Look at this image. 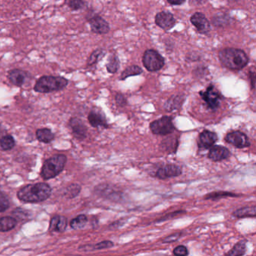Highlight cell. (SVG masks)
<instances>
[{"label":"cell","instance_id":"cell-1","mask_svg":"<svg viewBox=\"0 0 256 256\" xmlns=\"http://www.w3.org/2000/svg\"><path fill=\"white\" fill-rule=\"evenodd\" d=\"M52 189L46 183L28 184L18 192V198L27 203H38L45 201L51 196Z\"/></svg>","mask_w":256,"mask_h":256},{"label":"cell","instance_id":"cell-2","mask_svg":"<svg viewBox=\"0 0 256 256\" xmlns=\"http://www.w3.org/2000/svg\"><path fill=\"white\" fill-rule=\"evenodd\" d=\"M219 60L222 66L230 70L244 68L249 63V57L243 50L226 48L219 52Z\"/></svg>","mask_w":256,"mask_h":256},{"label":"cell","instance_id":"cell-3","mask_svg":"<svg viewBox=\"0 0 256 256\" xmlns=\"http://www.w3.org/2000/svg\"><path fill=\"white\" fill-rule=\"evenodd\" d=\"M69 80L63 76H43L38 80L34 90L39 93H51L66 88Z\"/></svg>","mask_w":256,"mask_h":256},{"label":"cell","instance_id":"cell-4","mask_svg":"<svg viewBox=\"0 0 256 256\" xmlns=\"http://www.w3.org/2000/svg\"><path fill=\"white\" fill-rule=\"evenodd\" d=\"M67 162V158L64 154H57L51 156L44 162L41 171V176L45 180L54 178L63 172Z\"/></svg>","mask_w":256,"mask_h":256},{"label":"cell","instance_id":"cell-5","mask_svg":"<svg viewBox=\"0 0 256 256\" xmlns=\"http://www.w3.org/2000/svg\"><path fill=\"white\" fill-rule=\"evenodd\" d=\"M143 64L150 72H158L165 66V58L158 51L147 50L142 58Z\"/></svg>","mask_w":256,"mask_h":256},{"label":"cell","instance_id":"cell-6","mask_svg":"<svg viewBox=\"0 0 256 256\" xmlns=\"http://www.w3.org/2000/svg\"><path fill=\"white\" fill-rule=\"evenodd\" d=\"M150 128L152 132L156 135H168L172 134L175 130L172 118L170 116H163L153 122L150 124Z\"/></svg>","mask_w":256,"mask_h":256},{"label":"cell","instance_id":"cell-7","mask_svg":"<svg viewBox=\"0 0 256 256\" xmlns=\"http://www.w3.org/2000/svg\"><path fill=\"white\" fill-rule=\"evenodd\" d=\"M92 32L96 34H108L111 30L109 22L97 14H93L87 16Z\"/></svg>","mask_w":256,"mask_h":256},{"label":"cell","instance_id":"cell-8","mask_svg":"<svg viewBox=\"0 0 256 256\" xmlns=\"http://www.w3.org/2000/svg\"><path fill=\"white\" fill-rule=\"evenodd\" d=\"M200 96L204 102L207 104V108L210 110H216L220 106L222 96L215 88L214 86L210 85L204 92H200Z\"/></svg>","mask_w":256,"mask_h":256},{"label":"cell","instance_id":"cell-9","mask_svg":"<svg viewBox=\"0 0 256 256\" xmlns=\"http://www.w3.org/2000/svg\"><path fill=\"white\" fill-rule=\"evenodd\" d=\"M190 22L195 26L197 32L208 34L211 30V24L205 15L201 12H195L191 16Z\"/></svg>","mask_w":256,"mask_h":256},{"label":"cell","instance_id":"cell-10","mask_svg":"<svg viewBox=\"0 0 256 256\" xmlns=\"http://www.w3.org/2000/svg\"><path fill=\"white\" fill-rule=\"evenodd\" d=\"M155 22L159 28H162L165 31H169L171 28H174L177 20L172 13L162 10L156 14L155 16Z\"/></svg>","mask_w":256,"mask_h":256},{"label":"cell","instance_id":"cell-11","mask_svg":"<svg viewBox=\"0 0 256 256\" xmlns=\"http://www.w3.org/2000/svg\"><path fill=\"white\" fill-rule=\"evenodd\" d=\"M225 142L238 148H243L250 146L251 143L246 134L240 131H232L225 137Z\"/></svg>","mask_w":256,"mask_h":256},{"label":"cell","instance_id":"cell-12","mask_svg":"<svg viewBox=\"0 0 256 256\" xmlns=\"http://www.w3.org/2000/svg\"><path fill=\"white\" fill-rule=\"evenodd\" d=\"M30 78H31V74L29 72L18 68L10 70L8 74L9 81L13 85L20 87L25 85L27 81L30 80Z\"/></svg>","mask_w":256,"mask_h":256},{"label":"cell","instance_id":"cell-13","mask_svg":"<svg viewBox=\"0 0 256 256\" xmlns=\"http://www.w3.org/2000/svg\"><path fill=\"white\" fill-rule=\"evenodd\" d=\"M95 192L100 196L108 198L112 201L118 202L123 198V194L121 192L115 190L112 186L105 184L96 186Z\"/></svg>","mask_w":256,"mask_h":256},{"label":"cell","instance_id":"cell-14","mask_svg":"<svg viewBox=\"0 0 256 256\" xmlns=\"http://www.w3.org/2000/svg\"><path fill=\"white\" fill-rule=\"evenodd\" d=\"M182 174V170L175 164H168L159 168L156 173V177L161 180L177 177Z\"/></svg>","mask_w":256,"mask_h":256},{"label":"cell","instance_id":"cell-15","mask_svg":"<svg viewBox=\"0 0 256 256\" xmlns=\"http://www.w3.org/2000/svg\"><path fill=\"white\" fill-rule=\"evenodd\" d=\"M69 127L71 128L74 136L79 140H83L87 137V128L82 120L77 117L72 118L69 121Z\"/></svg>","mask_w":256,"mask_h":256},{"label":"cell","instance_id":"cell-16","mask_svg":"<svg viewBox=\"0 0 256 256\" xmlns=\"http://www.w3.org/2000/svg\"><path fill=\"white\" fill-rule=\"evenodd\" d=\"M88 121L93 128H107L108 127V122L105 114L99 110L94 109L90 111L88 115Z\"/></svg>","mask_w":256,"mask_h":256},{"label":"cell","instance_id":"cell-17","mask_svg":"<svg viewBox=\"0 0 256 256\" xmlns=\"http://www.w3.org/2000/svg\"><path fill=\"white\" fill-rule=\"evenodd\" d=\"M230 155L231 154H230L229 150L226 148L223 147V146H215L210 148L207 156L211 160L217 162V161L227 159L229 158Z\"/></svg>","mask_w":256,"mask_h":256},{"label":"cell","instance_id":"cell-18","mask_svg":"<svg viewBox=\"0 0 256 256\" xmlns=\"http://www.w3.org/2000/svg\"><path fill=\"white\" fill-rule=\"evenodd\" d=\"M217 140L218 136L216 132L205 130L200 134L198 144H199L200 148H209L212 147Z\"/></svg>","mask_w":256,"mask_h":256},{"label":"cell","instance_id":"cell-19","mask_svg":"<svg viewBox=\"0 0 256 256\" xmlns=\"http://www.w3.org/2000/svg\"><path fill=\"white\" fill-rule=\"evenodd\" d=\"M67 219L65 216L57 215L51 219L49 231L51 232H64L67 227Z\"/></svg>","mask_w":256,"mask_h":256},{"label":"cell","instance_id":"cell-20","mask_svg":"<svg viewBox=\"0 0 256 256\" xmlns=\"http://www.w3.org/2000/svg\"><path fill=\"white\" fill-rule=\"evenodd\" d=\"M233 18L225 12L216 14L212 18L211 24L216 28H225L232 22Z\"/></svg>","mask_w":256,"mask_h":256},{"label":"cell","instance_id":"cell-21","mask_svg":"<svg viewBox=\"0 0 256 256\" xmlns=\"http://www.w3.org/2000/svg\"><path fill=\"white\" fill-rule=\"evenodd\" d=\"M184 96L181 94H177V96H173L168 99V102L165 103V109L168 112L175 110L180 109L184 102Z\"/></svg>","mask_w":256,"mask_h":256},{"label":"cell","instance_id":"cell-22","mask_svg":"<svg viewBox=\"0 0 256 256\" xmlns=\"http://www.w3.org/2000/svg\"><path fill=\"white\" fill-rule=\"evenodd\" d=\"M36 137L41 142L50 143L54 140L55 135L51 130L48 128H42L36 130Z\"/></svg>","mask_w":256,"mask_h":256},{"label":"cell","instance_id":"cell-23","mask_svg":"<svg viewBox=\"0 0 256 256\" xmlns=\"http://www.w3.org/2000/svg\"><path fill=\"white\" fill-rule=\"evenodd\" d=\"M18 224V221L12 216H4L0 218V232H5L13 230Z\"/></svg>","mask_w":256,"mask_h":256},{"label":"cell","instance_id":"cell-24","mask_svg":"<svg viewBox=\"0 0 256 256\" xmlns=\"http://www.w3.org/2000/svg\"><path fill=\"white\" fill-rule=\"evenodd\" d=\"M233 214L236 218H255L256 215L255 206L242 208L235 210Z\"/></svg>","mask_w":256,"mask_h":256},{"label":"cell","instance_id":"cell-25","mask_svg":"<svg viewBox=\"0 0 256 256\" xmlns=\"http://www.w3.org/2000/svg\"><path fill=\"white\" fill-rule=\"evenodd\" d=\"M142 73L143 70L139 66H129V67H128L127 68L125 69V70L122 72L120 80H124L129 78V76H138V75L141 74Z\"/></svg>","mask_w":256,"mask_h":256},{"label":"cell","instance_id":"cell-26","mask_svg":"<svg viewBox=\"0 0 256 256\" xmlns=\"http://www.w3.org/2000/svg\"><path fill=\"white\" fill-rule=\"evenodd\" d=\"M120 68V60L115 54H112L108 58V62L106 64V68L108 72L111 74L117 73Z\"/></svg>","mask_w":256,"mask_h":256},{"label":"cell","instance_id":"cell-27","mask_svg":"<svg viewBox=\"0 0 256 256\" xmlns=\"http://www.w3.org/2000/svg\"><path fill=\"white\" fill-rule=\"evenodd\" d=\"M66 4L72 12H78L86 8L88 3L86 0H66Z\"/></svg>","mask_w":256,"mask_h":256},{"label":"cell","instance_id":"cell-28","mask_svg":"<svg viewBox=\"0 0 256 256\" xmlns=\"http://www.w3.org/2000/svg\"><path fill=\"white\" fill-rule=\"evenodd\" d=\"M246 242L241 240L238 242L225 256H243L246 252Z\"/></svg>","mask_w":256,"mask_h":256},{"label":"cell","instance_id":"cell-29","mask_svg":"<svg viewBox=\"0 0 256 256\" xmlns=\"http://www.w3.org/2000/svg\"><path fill=\"white\" fill-rule=\"evenodd\" d=\"M15 146V140L11 135H6L0 138V147L3 150H9Z\"/></svg>","mask_w":256,"mask_h":256},{"label":"cell","instance_id":"cell-30","mask_svg":"<svg viewBox=\"0 0 256 256\" xmlns=\"http://www.w3.org/2000/svg\"><path fill=\"white\" fill-rule=\"evenodd\" d=\"M105 56V50L102 48H98L95 50L87 60V66H92L96 64L102 57Z\"/></svg>","mask_w":256,"mask_h":256},{"label":"cell","instance_id":"cell-31","mask_svg":"<svg viewBox=\"0 0 256 256\" xmlns=\"http://www.w3.org/2000/svg\"><path fill=\"white\" fill-rule=\"evenodd\" d=\"M87 222V218L85 215L81 214L72 220L70 222L71 227L74 230H79L85 226Z\"/></svg>","mask_w":256,"mask_h":256},{"label":"cell","instance_id":"cell-32","mask_svg":"<svg viewBox=\"0 0 256 256\" xmlns=\"http://www.w3.org/2000/svg\"><path fill=\"white\" fill-rule=\"evenodd\" d=\"M238 195L233 192H225V191H219V192H211L207 194L205 196V200H219L223 197H237Z\"/></svg>","mask_w":256,"mask_h":256},{"label":"cell","instance_id":"cell-33","mask_svg":"<svg viewBox=\"0 0 256 256\" xmlns=\"http://www.w3.org/2000/svg\"><path fill=\"white\" fill-rule=\"evenodd\" d=\"M81 190V188L80 185L77 184H71L70 186H68L66 192H65V195H66L67 198H75L80 194Z\"/></svg>","mask_w":256,"mask_h":256},{"label":"cell","instance_id":"cell-34","mask_svg":"<svg viewBox=\"0 0 256 256\" xmlns=\"http://www.w3.org/2000/svg\"><path fill=\"white\" fill-rule=\"evenodd\" d=\"M162 148H165V150H169V152H175L177 148V140L169 137V138L164 140L162 144Z\"/></svg>","mask_w":256,"mask_h":256},{"label":"cell","instance_id":"cell-35","mask_svg":"<svg viewBox=\"0 0 256 256\" xmlns=\"http://www.w3.org/2000/svg\"><path fill=\"white\" fill-rule=\"evenodd\" d=\"M10 206L9 198L4 192L0 191V212H4Z\"/></svg>","mask_w":256,"mask_h":256},{"label":"cell","instance_id":"cell-36","mask_svg":"<svg viewBox=\"0 0 256 256\" xmlns=\"http://www.w3.org/2000/svg\"><path fill=\"white\" fill-rule=\"evenodd\" d=\"M114 246V243L110 240H105V242H100L93 246V250H104L108 248H112Z\"/></svg>","mask_w":256,"mask_h":256},{"label":"cell","instance_id":"cell-37","mask_svg":"<svg viewBox=\"0 0 256 256\" xmlns=\"http://www.w3.org/2000/svg\"><path fill=\"white\" fill-rule=\"evenodd\" d=\"M189 254L187 248L185 246H178L174 250V255L175 256H187Z\"/></svg>","mask_w":256,"mask_h":256},{"label":"cell","instance_id":"cell-38","mask_svg":"<svg viewBox=\"0 0 256 256\" xmlns=\"http://www.w3.org/2000/svg\"><path fill=\"white\" fill-rule=\"evenodd\" d=\"M182 236V233H174L165 238L163 240V243H173V242H177L179 238Z\"/></svg>","mask_w":256,"mask_h":256},{"label":"cell","instance_id":"cell-39","mask_svg":"<svg viewBox=\"0 0 256 256\" xmlns=\"http://www.w3.org/2000/svg\"><path fill=\"white\" fill-rule=\"evenodd\" d=\"M115 100L116 103H117V104L119 106H126V104H127L126 99L125 98L124 96L120 94V93H117V94H116Z\"/></svg>","mask_w":256,"mask_h":256},{"label":"cell","instance_id":"cell-40","mask_svg":"<svg viewBox=\"0 0 256 256\" xmlns=\"http://www.w3.org/2000/svg\"><path fill=\"white\" fill-rule=\"evenodd\" d=\"M249 78H250L251 86H252V90L255 88V73L254 70H250L249 74Z\"/></svg>","mask_w":256,"mask_h":256},{"label":"cell","instance_id":"cell-41","mask_svg":"<svg viewBox=\"0 0 256 256\" xmlns=\"http://www.w3.org/2000/svg\"><path fill=\"white\" fill-rule=\"evenodd\" d=\"M171 6H181L186 2V0H167Z\"/></svg>","mask_w":256,"mask_h":256},{"label":"cell","instance_id":"cell-42","mask_svg":"<svg viewBox=\"0 0 256 256\" xmlns=\"http://www.w3.org/2000/svg\"><path fill=\"white\" fill-rule=\"evenodd\" d=\"M208 0H191L189 2V4H192V6H198V4H205Z\"/></svg>","mask_w":256,"mask_h":256},{"label":"cell","instance_id":"cell-43","mask_svg":"<svg viewBox=\"0 0 256 256\" xmlns=\"http://www.w3.org/2000/svg\"><path fill=\"white\" fill-rule=\"evenodd\" d=\"M227 2H228L229 3H235L237 2L240 1V0H226Z\"/></svg>","mask_w":256,"mask_h":256}]
</instances>
